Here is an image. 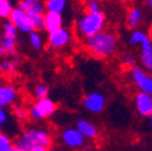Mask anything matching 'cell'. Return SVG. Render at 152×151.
<instances>
[{
	"label": "cell",
	"mask_w": 152,
	"mask_h": 151,
	"mask_svg": "<svg viewBox=\"0 0 152 151\" xmlns=\"http://www.w3.org/2000/svg\"><path fill=\"white\" fill-rule=\"evenodd\" d=\"M117 36L115 33L102 30L93 36H89L85 40V46L87 51L96 58H107L115 53L117 48Z\"/></svg>",
	"instance_id": "1"
},
{
	"label": "cell",
	"mask_w": 152,
	"mask_h": 151,
	"mask_svg": "<svg viewBox=\"0 0 152 151\" xmlns=\"http://www.w3.org/2000/svg\"><path fill=\"white\" fill-rule=\"evenodd\" d=\"M105 26V16L102 11L99 12H88L85 13L80 20L76 22V28L77 32L83 36V37H89L93 36L103 30Z\"/></svg>",
	"instance_id": "2"
},
{
	"label": "cell",
	"mask_w": 152,
	"mask_h": 151,
	"mask_svg": "<svg viewBox=\"0 0 152 151\" xmlns=\"http://www.w3.org/2000/svg\"><path fill=\"white\" fill-rule=\"evenodd\" d=\"M57 110V104L48 97L36 99V103L29 109V117L34 121H40L51 117Z\"/></svg>",
	"instance_id": "3"
},
{
	"label": "cell",
	"mask_w": 152,
	"mask_h": 151,
	"mask_svg": "<svg viewBox=\"0 0 152 151\" xmlns=\"http://www.w3.org/2000/svg\"><path fill=\"white\" fill-rule=\"evenodd\" d=\"M23 133L29 138L31 144L34 146H45L51 147L52 145V137L47 130L42 128H36V127H29L26 128Z\"/></svg>",
	"instance_id": "4"
},
{
	"label": "cell",
	"mask_w": 152,
	"mask_h": 151,
	"mask_svg": "<svg viewBox=\"0 0 152 151\" xmlns=\"http://www.w3.org/2000/svg\"><path fill=\"white\" fill-rule=\"evenodd\" d=\"M10 21L18 28V30L24 33V34H29L34 30L33 26H31L29 13L27 11L20 9V7L13 9V11L10 16Z\"/></svg>",
	"instance_id": "5"
},
{
	"label": "cell",
	"mask_w": 152,
	"mask_h": 151,
	"mask_svg": "<svg viewBox=\"0 0 152 151\" xmlns=\"http://www.w3.org/2000/svg\"><path fill=\"white\" fill-rule=\"evenodd\" d=\"M62 141L70 149H81L86 144V138L77 128H66L62 132Z\"/></svg>",
	"instance_id": "6"
},
{
	"label": "cell",
	"mask_w": 152,
	"mask_h": 151,
	"mask_svg": "<svg viewBox=\"0 0 152 151\" xmlns=\"http://www.w3.org/2000/svg\"><path fill=\"white\" fill-rule=\"evenodd\" d=\"M71 39V35L69 33V30H66L65 28H59L52 33H48L47 36V44L50 47L54 48V50H59L65 47Z\"/></svg>",
	"instance_id": "7"
},
{
	"label": "cell",
	"mask_w": 152,
	"mask_h": 151,
	"mask_svg": "<svg viewBox=\"0 0 152 151\" xmlns=\"http://www.w3.org/2000/svg\"><path fill=\"white\" fill-rule=\"evenodd\" d=\"M85 108L92 114H99L105 108V97L100 92H91L83 98Z\"/></svg>",
	"instance_id": "8"
},
{
	"label": "cell",
	"mask_w": 152,
	"mask_h": 151,
	"mask_svg": "<svg viewBox=\"0 0 152 151\" xmlns=\"http://www.w3.org/2000/svg\"><path fill=\"white\" fill-rule=\"evenodd\" d=\"M132 79L134 84L140 88L141 92H146L152 94V78L147 75L142 69L139 67H133L132 68Z\"/></svg>",
	"instance_id": "9"
},
{
	"label": "cell",
	"mask_w": 152,
	"mask_h": 151,
	"mask_svg": "<svg viewBox=\"0 0 152 151\" xmlns=\"http://www.w3.org/2000/svg\"><path fill=\"white\" fill-rule=\"evenodd\" d=\"M135 106L141 116H150L152 114V96L146 92H140L135 97Z\"/></svg>",
	"instance_id": "10"
},
{
	"label": "cell",
	"mask_w": 152,
	"mask_h": 151,
	"mask_svg": "<svg viewBox=\"0 0 152 151\" xmlns=\"http://www.w3.org/2000/svg\"><path fill=\"white\" fill-rule=\"evenodd\" d=\"M18 98V92L12 85H0V106L6 108L16 103Z\"/></svg>",
	"instance_id": "11"
},
{
	"label": "cell",
	"mask_w": 152,
	"mask_h": 151,
	"mask_svg": "<svg viewBox=\"0 0 152 151\" xmlns=\"http://www.w3.org/2000/svg\"><path fill=\"white\" fill-rule=\"evenodd\" d=\"M76 128H77L81 134L86 139H96L98 136V128L97 126L92 123L89 120L86 119H80L76 121Z\"/></svg>",
	"instance_id": "12"
},
{
	"label": "cell",
	"mask_w": 152,
	"mask_h": 151,
	"mask_svg": "<svg viewBox=\"0 0 152 151\" xmlns=\"http://www.w3.org/2000/svg\"><path fill=\"white\" fill-rule=\"evenodd\" d=\"M140 46H141V56H140L141 63L147 70L152 71V40L148 36H146L141 41Z\"/></svg>",
	"instance_id": "13"
},
{
	"label": "cell",
	"mask_w": 152,
	"mask_h": 151,
	"mask_svg": "<svg viewBox=\"0 0 152 151\" xmlns=\"http://www.w3.org/2000/svg\"><path fill=\"white\" fill-rule=\"evenodd\" d=\"M63 27V17L62 13L47 11L45 13V30L47 33H52Z\"/></svg>",
	"instance_id": "14"
},
{
	"label": "cell",
	"mask_w": 152,
	"mask_h": 151,
	"mask_svg": "<svg viewBox=\"0 0 152 151\" xmlns=\"http://www.w3.org/2000/svg\"><path fill=\"white\" fill-rule=\"evenodd\" d=\"M17 7L29 13H45L46 4H44L42 0H20Z\"/></svg>",
	"instance_id": "15"
},
{
	"label": "cell",
	"mask_w": 152,
	"mask_h": 151,
	"mask_svg": "<svg viewBox=\"0 0 152 151\" xmlns=\"http://www.w3.org/2000/svg\"><path fill=\"white\" fill-rule=\"evenodd\" d=\"M1 46H0V56L1 57H6V56H16V40L17 37L13 36H7L3 35L1 36Z\"/></svg>",
	"instance_id": "16"
},
{
	"label": "cell",
	"mask_w": 152,
	"mask_h": 151,
	"mask_svg": "<svg viewBox=\"0 0 152 151\" xmlns=\"http://www.w3.org/2000/svg\"><path fill=\"white\" fill-rule=\"evenodd\" d=\"M144 18H145L144 11L140 7L134 6V7H132L128 12L127 24H128L129 28H138L144 22Z\"/></svg>",
	"instance_id": "17"
},
{
	"label": "cell",
	"mask_w": 152,
	"mask_h": 151,
	"mask_svg": "<svg viewBox=\"0 0 152 151\" xmlns=\"http://www.w3.org/2000/svg\"><path fill=\"white\" fill-rule=\"evenodd\" d=\"M66 7V0H47L46 11L62 13Z\"/></svg>",
	"instance_id": "18"
},
{
	"label": "cell",
	"mask_w": 152,
	"mask_h": 151,
	"mask_svg": "<svg viewBox=\"0 0 152 151\" xmlns=\"http://www.w3.org/2000/svg\"><path fill=\"white\" fill-rule=\"evenodd\" d=\"M29 17L34 30L41 32L45 29V13H29Z\"/></svg>",
	"instance_id": "19"
},
{
	"label": "cell",
	"mask_w": 152,
	"mask_h": 151,
	"mask_svg": "<svg viewBox=\"0 0 152 151\" xmlns=\"http://www.w3.org/2000/svg\"><path fill=\"white\" fill-rule=\"evenodd\" d=\"M28 35H29V45H30L35 51H40V50L42 48V45H44L42 36H41L40 32L33 30V32L29 33Z\"/></svg>",
	"instance_id": "20"
},
{
	"label": "cell",
	"mask_w": 152,
	"mask_h": 151,
	"mask_svg": "<svg viewBox=\"0 0 152 151\" xmlns=\"http://www.w3.org/2000/svg\"><path fill=\"white\" fill-rule=\"evenodd\" d=\"M13 11V6L10 0H0V20L10 18Z\"/></svg>",
	"instance_id": "21"
},
{
	"label": "cell",
	"mask_w": 152,
	"mask_h": 151,
	"mask_svg": "<svg viewBox=\"0 0 152 151\" xmlns=\"http://www.w3.org/2000/svg\"><path fill=\"white\" fill-rule=\"evenodd\" d=\"M15 145H16L17 147H20L21 150H23V151H30V149L34 146V145L31 144V141L29 140V138H28L24 133H22L21 136H18V137L16 138Z\"/></svg>",
	"instance_id": "22"
},
{
	"label": "cell",
	"mask_w": 152,
	"mask_h": 151,
	"mask_svg": "<svg viewBox=\"0 0 152 151\" xmlns=\"http://www.w3.org/2000/svg\"><path fill=\"white\" fill-rule=\"evenodd\" d=\"M12 115L20 121H26L29 117V110L24 109L21 105H13L12 106Z\"/></svg>",
	"instance_id": "23"
},
{
	"label": "cell",
	"mask_w": 152,
	"mask_h": 151,
	"mask_svg": "<svg viewBox=\"0 0 152 151\" xmlns=\"http://www.w3.org/2000/svg\"><path fill=\"white\" fill-rule=\"evenodd\" d=\"M48 92H50V88H48L47 85H45V84H37L34 87L33 94H34V97L36 99H41V98L48 97Z\"/></svg>",
	"instance_id": "24"
},
{
	"label": "cell",
	"mask_w": 152,
	"mask_h": 151,
	"mask_svg": "<svg viewBox=\"0 0 152 151\" xmlns=\"http://www.w3.org/2000/svg\"><path fill=\"white\" fill-rule=\"evenodd\" d=\"M18 34V28L9 20L3 24V35H7V36H13L17 37Z\"/></svg>",
	"instance_id": "25"
},
{
	"label": "cell",
	"mask_w": 152,
	"mask_h": 151,
	"mask_svg": "<svg viewBox=\"0 0 152 151\" xmlns=\"http://www.w3.org/2000/svg\"><path fill=\"white\" fill-rule=\"evenodd\" d=\"M13 146L12 139L6 134L0 132V151H9Z\"/></svg>",
	"instance_id": "26"
},
{
	"label": "cell",
	"mask_w": 152,
	"mask_h": 151,
	"mask_svg": "<svg viewBox=\"0 0 152 151\" xmlns=\"http://www.w3.org/2000/svg\"><path fill=\"white\" fill-rule=\"evenodd\" d=\"M147 35L144 33V32H141V30H134L132 34H130V36H129V44L130 45H140L141 44V41L145 39Z\"/></svg>",
	"instance_id": "27"
},
{
	"label": "cell",
	"mask_w": 152,
	"mask_h": 151,
	"mask_svg": "<svg viewBox=\"0 0 152 151\" xmlns=\"http://www.w3.org/2000/svg\"><path fill=\"white\" fill-rule=\"evenodd\" d=\"M15 68H16V62H15V61H9V59H6V61H4V62L0 63V71L5 73V74H7V75L12 74V73L15 71Z\"/></svg>",
	"instance_id": "28"
},
{
	"label": "cell",
	"mask_w": 152,
	"mask_h": 151,
	"mask_svg": "<svg viewBox=\"0 0 152 151\" xmlns=\"http://www.w3.org/2000/svg\"><path fill=\"white\" fill-rule=\"evenodd\" d=\"M9 119V115H7V111L5 110V108L0 106V125H4Z\"/></svg>",
	"instance_id": "29"
},
{
	"label": "cell",
	"mask_w": 152,
	"mask_h": 151,
	"mask_svg": "<svg viewBox=\"0 0 152 151\" xmlns=\"http://www.w3.org/2000/svg\"><path fill=\"white\" fill-rule=\"evenodd\" d=\"M88 12H99L100 11V6L97 1L94 3H88V7H87Z\"/></svg>",
	"instance_id": "30"
},
{
	"label": "cell",
	"mask_w": 152,
	"mask_h": 151,
	"mask_svg": "<svg viewBox=\"0 0 152 151\" xmlns=\"http://www.w3.org/2000/svg\"><path fill=\"white\" fill-rule=\"evenodd\" d=\"M124 64L128 65V67L133 65V64H134V58H133L132 56H126V57H124Z\"/></svg>",
	"instance_id": "31"
},
{
	"label": "cell",
	"mask_w": 152,
	"mask_h": 151,
	"mask_svg": "<svg viewBox=\"0 0 152 151\" xmlns=\"http://www.w3.org/2000/svg\"><path fill=\"white\" fill-rule=\"evenodd\" d=\"M50 147H45V146H33L30 149V151H50Z\"/></svg>",
	"instance_id": "32"
},
{
	"label": "cell",
	"mask_w": 152,
	"mask_h": 151,
	"mask_svg": "<svg viewBox=\"0 0 152 151\" xmlns=\"http://www.w3.org/2000/svg\"><path fill=\"white\" fill-rule=\"evenodd\" d=\"M144 1L146 3V5L148 6V9L152 11V0H144Z\"/></svg>",
	"instance_id": "33"
},
{
	"label": "cell",
	"mask_w": 152,
	"mask_h": 151,
	"mask_svg": "<svg viewBox=\"0 0 152 151\" xmlns=\"http://www.w3.org/2000/svg\"><path fill=\"white\" fill-rule=\"evenodd\" d=\"M9 151H23V150H21L20 147H17L16 145H13V146H12V147H11Z\"/></svg>",
	"instance_id": "34"
},
{
	"label": "cell",
	"mask_w": 152,
	"mask_h": 151,
	"mask_svg": "<svg viewBox=\"0 0 152 151\" xmlns=\"http://www.w3.org/2000/svg\"><path fill=\"white\" fill-rule=\"evenodd\" d=\"M48 150H50V151H59V150L57 149V147H50Z\"/></svg>",
	"instance_id": "35"
},
{
	"label": "cell",
	"mask_w": 152,
	"mask_h": 151,
	"mask_svg": "<svg viewBox=\"0 0 152 151\" xmlns=\"http://www.w3.org/2000/svg\"><path fill=\"white\" fill-rule=\"evenodd\" d=\"M87 3H94V1H98V0H86Z\"/></svg>",
	"instance_id": "36"
},
{
	"label": "cell",
	"mask_w": 152,
	"mask_h": 151,
	"mask_svg": "<svg viewBox=\"0 0 152 151\" xmlns=\"http://www.w3.org/2000/svg\"><path fill=\"white\" fill-rule=\"evenodd\" d=\"M148 117H150V122H151V125H152V114H151Z\"/></svg>",
	"instance_id": "37"
},
{
	"label": "cell",
	"mask_w": 152,
	"mask_h": 151,
	"mask_svg": "<svg viewBox=\"0 0 152 151\" xmlns=\"http://www.w3.org/2000/svg\"><path fill=\"white\" fill-rule=\"evenodd\" d=\"M1 41H3V39H1V36H0V46H1Z\"/></svg>",
	"instance_id": "38"
},
{
	"label": "cell",
	"mask_w": 152,
	"mask_h": 151,
	"mask_svg": "<svg viewBox=\"0 0 152 151\" xmlns=\"http://www.w3.org/2000/svg\"><path fill=\"white\" fill-rule=\"evenodd\" d=\"M0 129H1V125H0Z\"/></svg>",
	"instance_id": "39"
},
{
	"label": "cell",
	"mask_w": 152,
	"mask_h": 151,
	"mask_svg": "<svg viewBox=\"0 0 152 151\" xmlns=\"http://www.w3.org/2000/svg\"><path fill=\"white\" fill-rule=\"evenodd\" d=\"M151 96H152V94H151Z\"/></svg>",
	"instance_id": "40"
}]
</instances>
